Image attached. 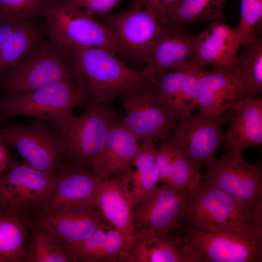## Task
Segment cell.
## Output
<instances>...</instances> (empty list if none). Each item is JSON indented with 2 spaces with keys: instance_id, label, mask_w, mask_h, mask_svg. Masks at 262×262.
Instances as JSON below:
<instances>
[{
  "instance_id": "6da1fadb",
  "label": "cell",
  "mask_w": 262,
  "mask_h": 262,
  "mask_svg": "<svg viewBox=\"0 0 262 262\" xmlns=\"http://www.w3.org/2000/svg\"><path fill=\"white\" fill-rule=\"evenodd\" d=\"M68 47L75 81L90 102L108 105L126 91L151 79L144 69L128 66L108 50Z\"/></svg>"
},
{
  "instance_id": "7a4b0ae2",
  "label": "cell",
  "mask_w": 262,
  "mask_h": 262,
  "mask_svg": "<svg viewBox=\"0 0 262 262\" xmlns=\"http://www.w3.org/2000/svg\"><path fill=\"white\" fill-rule=\"evenodd\" d=\"M191 227L211 231L230 230L262 235V206L248 209L203 182L184 217Z\"/></svg>"
},
{
  "instance_id": "3957f363",
  "label": "cell",
  "mask_w": 262,
  "mask_h": 262,
  "mask_svg": "<svg viewBox=\"0 0 262 262\" xmlns=\"http://www.w3.org/2000/svg\"><path fill=\"white\" fill-rule=\"evenodd\" d=\"M67 80H75L69 48L50 41L31 49L2 78L0 85L7 96Z\"/></svg>"
},
{
  "instance_id": "277c9868",
  "label": "cell",
  "mask_w": 262,
  "mask_h": 262,
  "mask_svg": "<svg viewBox=\"0 0 262 262\" xmlns=\"http://www.w3.org/2000/svg\"><path fill=\"white\" fill-rule=\"evenodd\" d=\"M86 105L80 115L71 113L53 122L64 141L66 158L85 169L92 167L119 113L100 103L90 102Z\"/></svg>"
},
{
  "instance_id": "5b68a950",
  "label": "cell",
  "mask_w": 262,
  "mask_h": 262,
  "mask_svg": "<svg viewBox=\"0 0 262 262\" xmlns=\"http://www.w3.org/2000/svg\"><path fill=\"white\" fill-rule=\"evenodd\" d=\"M50 41L67 46L95 47L120 53L111 32L68 0H48L40 14Z\"/></svg>"
},
{
  "instance_id": "8992f818",
  "label": "cell",
  "mask_w": 262,
  "mask_h": 262,
  "mask_svg": "<svg viewBox=\"0 0 262 262\" xmlns=\"http://www.w3.org/2000/svg\"><path fill=\"white\" fill-rule=\"evenodd\" d=\"M0 142L14 147L28 164L48 174H58L65 165L66 154L62 136L43 119L28 125L2 127Z\"/></svg>"
},
{
  "instance_id": "52a82bcc",
  "label": "cell",
  "mask_w": 262,
  "mask_h": 262,
  "mask_svg": "<svg viewBox=\"0 0 262 262\" xmlns=\"http://www.w3.org/2000/svg\"><path fill=\"white\" fill-rule=\"evenodd\" d=\"M121 96L125 111L122 120L138 140H163L178 123L151 78Z\"/></svg>"
},
{
  "instance_id": "ba28073f",
  "label": "cell",
  "mask_w": 262,
  "mask_h": 262,
  "mask_svg": "<svg viewBox=\"0 0 262 262\" xmlns=\"http://www.w3.org/2000/svg\"><path fill=\"white\" fill-rule=\"evenodd\" d=\"M205 165L204 183L218 189L250 210L262 206L261 163L253 164L242 154L227 152L219 159L213 157Z\"/></svg>"
},
{
  "instance_id": "9c48e42d",
  "label": "cell",
  "mask_w": 262,
  "mask_h": 262,
  "mask_svg": "<svg viewBox=\"0 0 262 262\" xmlns=\"http://www.w3.org/2000/svg\"><path fill=\"white\" fill-rule=\"evenodd\" d=\"M90 102L75 80H67L32 92L7 95L1 101L0 113L6 116H34L54 122Z\"/></svg>"
},
{
  "instance_id": "30bf717a",
  "label": "cell",
  "mask_w": 262,
  "mask_h": 262,
  "mask_svg": "<svg viewBox=\"0 0 262 262\" xmlns=\"http://www.w3.org/2000/svg\"><path fill=\"white\" fill-rule=\"evenodd\" d=\"M102 17V23L113 35L120 53L146 64L164 32L158 16L135 1L124 12Z\"/></svg>"
},
{
  "instance_id": "8fae6325",
  "label": "cell",
  "mask_w": 262,
  "mask_h": 262,
  "mask_svg": "<svg viewBox=\"0 0 262 262\" xmlns=\"http://www.w3.org/2000/svg\"><path fill=\"white\" fill-rule=\"evenodd\" d=\"M194 195L167 185H157L133 207L135 230H145L161 239L171 238L172 232L180 227L179 222Z\"/></svg>"
},
{
  "instance_id": "7c38bea8",
  "label": "cell",
  "mask_w": 262,
  "mask_h": 262,
  "mask_svg": "<svg viewBox=\"0 0 262 262\" xmlns=\"http://www.w3.org/2000/svg\"><path fill=\"white\" fill-rule=\"evenodd\" d=\"M186 235L197 262H262V235L192 227Z\"/></svg>"
},
{
  "instance_id": "4fadbf2b",
  "label": "cell",
  "mask_w": 262,
  "mask_h": 262,
  "mask_svg": "<svg viewBox=\"0 0 262 262\" xmlns=\"http://www.w3.org/2000/svg\"><path fill=\"white\" fill-rule=\"evenodd\" d=\"M60 172L50 175L28 163L11 165L0 176V209L25 215L33 212L49 196Z\"/></svg>"
},
{
  "instance_id": "5bb4252c",
  "label": "cell",
  "mask_w": 262,
  "mask_h": 262,
  "mask_svg": "<svg viewBox=\"0 0 262 262\" xmlns=\"http://www.w3.org/2000/svg\"><path fill=\"white\" fill-rule=\"evenodd\" d=\"M223 116L199 111L180 121L163 141L178 148L199 169L223 142Z\"/></svg>"
},
{
  "instance_id": "9a60e30c",
  "label": "cell",
  "mask_w": 262,
  "mask_h": 262,
  "mask_svg": "<svg viewBox=\"0 0 262 262\" xmlns=\"http://www.w3.org/2000/svg\"><path fill=\"white\" fill-rule=\"evenodd\" d=\"M100 179L83 167L65 164L50 193L33 213H49L79 207L97 208Z\"/></svg>"
},
{
  "instance_id": "2e32d148",
  "label": "cell",
  "mask_w": 262,
  "mask_h": 262,
  "mask_svg": "<svg viewBox=\"0 0 262 262\" xmlns=\"http://www.w3.org/2000/svg\"><path fill=\"white\" fill-rule=\"evenodd\" d=\"M36 221L66 249L88 237L106 224L97 208L79 207L35 215Z\"/></svg>"
},
{
  "instance_id": "e0dca14e",
  "label": "cell",
  "mask_w": 262,
  "mask_h": 262,
  "mask_svg": "<svg viewBox=\"0 0 262 262\" xmlns=\"http://www.w3.org/2000/svg\"><path fill=\"white\" fill-rule=\"evenodd\" d=\"M240 47L235 29L222 19L213 20L206 30L195 35V65L201 69L212 65L231 71Z\"/></svg>"
},
{
  "instance_id": "ac0fdd59",
  "label": "cell",
  "mask_w": 262,
  "mask_h": 262,
  "mask_svg": "<svg viewBox=\"0 0 262 262\" xmlns=\"http://www.w3.org/2000/svg\"><path fill=\"white\" fill-rule=\"evenodd\" d=\"M201 68L193 66L162 72L151 78L174 119L179 122L198 106V81Z\"/></svg>"
},
{
  "instance_id": "d6986e66",
  "label": "cell",
  "mask_w": 262,
  "mask_h": 262,
  "mask_svg": "<svg viewBox=\"0 0 262 262\" xmlns=\"http://www.w3.org/2000/svg\"><path fill=\"white\" fill-rule=\"evenodd\" d=\"M121 262H197L186 235L161 239L145 230L136 231L121 254Z\"/></svg>"
},
{
  "instance_id": "ffe728a7",
  "label": "cell",
  "mask_w": 262,
  "mask_h": 262,
  "mask_svg": "<svg viewBox=\"0 0 262 262\" xmlns=\"http://www.w3.org/2000/svg\"><path fill=\"white\" fill-rule=\"evenodd\" d=\"M138 141L122 119H117L108 131L93 163L94 173L102 179L125 175L139 148Z\"/></svg>"
},
{
  "instance_id": "44dd1931",
  "label": "cell",
  "mask_w": 262,
  "mask_h": 262,
  "mask_svg": "<svg viewBox=\"0 0 262 262\" xmlns=\"http://www.w3.org/2000/svg\"><path fill=\"white\" fill-rule=\"evenodd\" d=\"M197 98L199 111L215 116H224L227 111L245 99L234 75L222 67L210 71L200 69Z\"/></svg>"
},
{
  "instance_id": "7402d4cb",
  "label": "cell",
  "mask_w": 262,
  "mask_h": 262,
  "mask_svg": "<svg viewBox=\"0 0 262 262\" xmlns=\"http://www.w3.org/2000/svg\"><path fill=\"white\" fill-rule=\"evenodd\" d=\"M126 174L119 177L101 178L96 205L106 221L121 233L127 246L136 230L132 221L133 205Z\"/></svg>"
},
{
  "instance_id": "603a6c76",
  "label": "cell",
  "mask_w": 262,
  "mask_h": 262,
  "mask_svg": "<svg viewBox=\"0 0 262 262\" xmlns=\"http://www.w3.org/2000/svg\"><path fill=\"white\" fill-rule=\"evenodd\" d=\"M164 27V33L148 57L147 66L144 69L150 78L162 72L196 66L195 35L190 34L186 29Z\"/></svg>"
},
{
  "instance_id": "cb8c5ba5",
  "label": "cell",
  "mask_w": 262,
  "mask_h": 262,
  "mask_svg": "<svg viewBox=\"0 0 262 262\" xmlns=\"http://www.w3.org/2000/svg\"><path fill=\"white\" fill-rule=\"evenodd\" d=\"M233 109L234 117L223 142L227 152L242 154L247 148L262 143V99L245 98Z\"/></svg>"
},
{
  "instance_id": "d4e9b609",
  "label": "cell",
  "mask_w": 262,
  "mask_h": 262,
  "mask_svg": "<svg viewBox=\"0 0 262 262\" xmlns=\"http://www.w3.org/2000/svg\"><path fill=\"white\" fill-rule=\"evenodd\" d=\"M41 34L33 20L0 18V77L40 43Z\"/></svg>"
},
{
  "instance_id": "484cf974",
  "label": "cell",
  "mask_w": 262,
  "mask_h": 262,
  "mask_svg": "<svg viewBox=\"0 0 262 262\" xmlns=\"http://www.w3.org/2000/svg\"><path fill=\"white\" fill-rule=\"evenodd\" d=\"M159 181L195 195L203 181L198 167L178 148L162 140L157 157Z\"/></svg>"
},
{
  "instance_id": "4316f807",
  "label": "cell",
  "mask_w": 262,
  "mask_h": 262,
  "mask_svg": "<svg viewBox=\"0 0 262 262\" xmlns=\"http://www.w3.org/2000/svg\"><path fill=\"white\" fill-rule=\"evenodd\" d=\"M127 247L121 233L106 224L80 243L67 249L73 262H116Z\"/></svg>"
},
{
  "instance_id": "83f0119b",
  "label": "cell",
  "mask_w": 262,
  "mask_h": 262,
  "mask_svg": "<svg viewBox=\"0 0 262 262\" xmlns=\"http://www.w3.org/2000/svg\"><path fill=\"white\" fill-rule=\"evenodd\" d=\"M226 0H179L159 17L165 27L186 29L201 22L222 19Z\"/></svg>"
},
{
  "instance_id": "f1b7e54d",
  "label": "cell",
  "mask_w": 262,
  "mask_h": 262,
  "mask_svg": "<svg viewBox=\"0 0 262 262\" xmlns=\"http://www.w3.org/2000/svg\"><path fill=\"white\" fill-rule=\"evenodd\" d=\"M156 142L145 141L140 145L131 164L136 166V170L132 172L130 168L127 173L133 206L150 194L159 182Z\"/></svg>"
},
{
  "instance_id": "f546056e",
  "label": "cell",
  "mask_w": 262,
  "mask_h": 262,
  "mask_svg": "<svg viewBox=\"0 0 262 262\" xmlns=\"http://www.w3.org/2000/svg\"><path fill=\"white\" fill-rule=\"evenodd\" d=\"M31 225L26 215L0 209V262H24Z\"/></svg>"
},
{
  "instance_id": "4dcf8cb0",
  "label": "cell",
  "mask_w": 262,
  "mask_h": 262,
  "mask_svg": "<svg viewBox=\"0 0 262 262\" xmlns=\"http://www.w3.org/2000/svg\"><path fill=\"white\" fill-rule=\"evenodd\" d=\"M239 81L245 98L262 90V39L259 36L242 47L231 71Z\"/></svg>"
},
{
  "instance_id": "1f68e13d",
  "label": "cell",
  "mask_w": 262,
  "mask_h": 262,
  "mask_svg": "<svg viewBox=\"0 0 262 262\" xmlns=\"http://www.w3.org/2000/svg\"><path fill=\"white\" fill-rule=\"evenodd\" d=\"M24 262H73L67 249L41 224H31Z\"/></svg>"
},
{
  "instance_id": "d6a6232c",
  "label": "cell",
  "mask_w": 262,
  "mask_h": 262,
  "mask_svg": "<svg viewBox=\"0 0 262 262\" xmlns=\"http://www.w3.org/2000/svg\"><path fill=\"white\" fill-rule=\"evenodd\" d=\"M240 14L235 31L243 47L260 36L261 28L256 26L262 16V0H240Z\"/></svg>"
},
{
  "instance_id": "836d02e7",
  "label": "cell",
  "mask_w": 262,
  "mask_h": 262,
  "mask_svg": "<svg viewBox=\"0 0 262 262\" xmlns=\"http://www.w3.org/2000/svg\"><path fill=\"white\" fill-rule=\"evenodd\" d=\"M48 0H0V18L33 20L40 15Z\"/></svg>"
},
{
  "instance_id": "e575fe53",
  "label": "cell",
  "mask_w": 262,
  "mask_h": 262,
  "mask_svg": "<svg viewBox=\"0 0 262 262\" xmlns=\"http://www.w3.org/2000/svg\"><path fill=\"white\" fill-rule=\"evenodd\" d=\"M73 5L93 16L107 15L122 0H68Z\"/></svg>"
},
{
  "instance_id": "d590c367",
  "label": "cell",
  "mask_w": 262,
  "mask_h": 262,
  "mask_svg": "<svg viewBox=\"0 0 262 262\" xmlns=\"http://www.w3.org/2000/svg\"><path fill=\"white\" fill-rule=\"evenodd\" d=\"M179 0H136L145 8L150 11L159 18L170 6Z\"/></svg>"
},
{
  "instance_id": "8d00e7d4",
  "label": "cell",
  "mask_w": 262,
  "mask_h": 262,
  "mask_svg": "<svg viewBox=\"0 0 262 262\" xmlns=\"http://www.w3.org/2000/svg\"><path fill=\"white\" fill-rule=\"evenodd\" d=\"M6 146L0 142V176L3 174L10 164V158Z\"/></svg>"
},
{
  "instance_id": "74e56055",
  "label": "cell",
  "mask_w": 262,
  "mask_h": 262,
  "mask_svg": "<svg viewBox=\"0 0 262 262\" xmlns=\"http://www.w3.org/2000/svg\"><path fill=\"white\" fill-rule=\"evenodd\" d=\"M1 102V101H0V107Z\"/></svg>"
}]
</instances>
